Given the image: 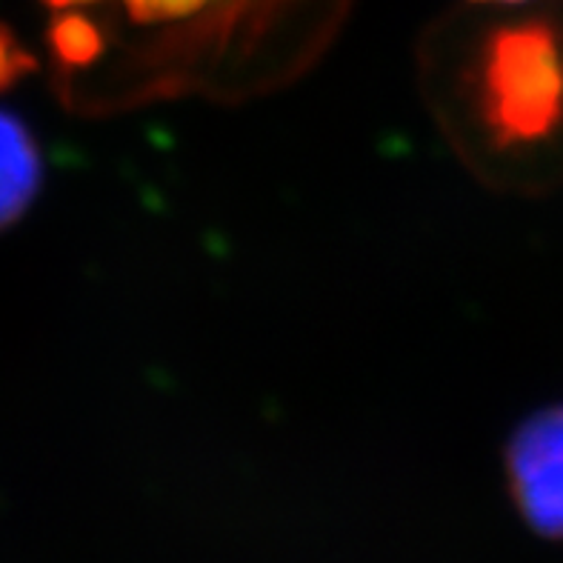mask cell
I'll use <instances>...</instances> for the list:
<instances>
[{"mask_svg":"<svg viewBox=\"0 0 563 563\" xmlns=\"http://www.w3.org/2000/svg\"><path fill=\"white\" fill-rule=\"evenodd\" d=\"M486 3H521V0H486Z\"/></svg>","mask_w":563,"mask_h":563,"instance_id":"obj_8","label":"cell"},{"mask_svg":"<svg viewBox=\"0 0 563 563\" xmlns=\"http://www.w3.org/2000/svg\"><path fill=\"white\" fill-rule=\"evenodd\" d=\"M43 178V157L26 123L0 109V232L21 221Z\"/></svg>","mask_w":563,"mask_h":563,"instance_id":"obj_3","label":"cell"},{"mask_svg":"<svg viewBox=\"0 0 563 563\" xmlns=\"http://www.w3.org/2000/svg\"><path fill=\"white\" fill-rule=\"evenodd\" d=\"M49 46L60 64L78 69V66H89L92 60H98V55L103 52V35L84 14L64 12L52 23Z\"/></svg>","mask_w":563,"mask_h":563,"instance_id":"obj_4","label":"cell"},{"mask_svg":"<svg viewBox=\"0 0 563 563\" xmlns=\"http://www.w3.org/2000/svg\"><path fill=\"white\" fill-rule=\"evenodd\" d=\"M478 112L504 150L563 132V32L547 18L509 23L486 37L475 71Z\"/></svg>","mask_w":563,"mask_h":563,"instance_id":"obj_1","label":"cell"},{"mask_svg":"<svg viewBox=\"0 0 563 563\" xmlns=\"http://www.w3.org/2000/svg\"><path fill=\"white\" fill-rule=\"evenodd\" d=\"M43 3L52 9H57V12H66V9L86 7V3H98V0H43Z\"/></svg>","mask_w":563,"mask_h":563,"instance_id":"obj_7","label":"cell"},{"mask_svg":"<svg viewBox=\"0 0 563 563\" xmlns=\"http://www.w3.org/2000/svg\"><path fill=\"white\" fill-rule=\"evenodd\" d=\"M132 18L137 21H169V18H184L200 9L207 0H123Z\"/></svg>","mask_w":563,"mask_h":563,"instance_id":"obj_6","label":"cell"},{"mask_svg":"<svg viewBox=\"0 0 563 563\" xmlns=\"http://www.w3.org/2000/svg\"><path fill=\"white\" fill-rule=\"evenodd\" d=\"M35 66V55L18 41L12 29L0 23V92H7L18 80L32 75Z\"/></svg>","mask_w":563,"mask_h":563,"instance_id":"obj_5","label":"cell"},{"mask_svg":"<svg viewBox=\"0 0 563 563\" xmlns=\"http://www.w3.org/2000/svg\"><path fill=\"white\" fill-rule=\"evenodd\" d=\"M507 484L536 536L563 541V404L515 429L507 443Z\"/></svg>","mask_w":563,"mask_h":563,"instance_id":"obj_2","label":"cell"}]
</instances>
